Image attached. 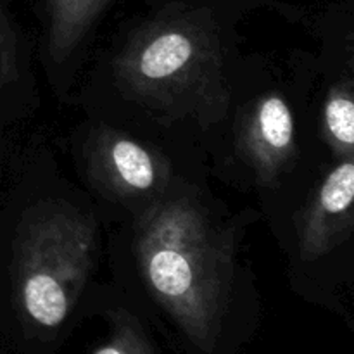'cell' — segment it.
Listing matches in <instances>:
<instances>
[{"mask_svg": "<svg viewBox=\"0 0 354 354\" xmlns=\"http://www.w3.org/2000/svg\"><path fill=\"white\" fill-rule=\"evenodd\" d=\"M138 261L156 303L189 354H237L230 327L232 242L189 199L152 211L140 228Z\"/></svg>", "mask_w": 354, "mask_h": 354, "instance_id": "cell-1", "label": "cell"}, {"mask_svg": "<svg viewBox=\"0 0 354 354\" xmlns=\"http://www.w3.org/2000/svg\"><path fill=\"white\" fill-rule=\"evenodd\" d=\"M218 52L209 17L199 9H182L138 31L116 71L133 95L169 106L220 80Z\"/></svg>", "mask_w": 354, "mask_h": 354, "instance_id": "cell-3", "label": "cell"}, {"mask_svg": "<svg viewBox=\"0 0 354 354\" xmlns=\"http://www.w3.org/2000/svg\"><path fill=\"white\" fill-rule=\"evenodd\" d=\"M93 251V225L80 214H44L26 227L17 245V301L28 354L54 351L85 289Z\"/></svg>", "mask_w": 354, "mask_h": 354, "instance_id": "cell-2", "label": "cell"}, {"mask_svg": "<svg viewBox=\"0 0 354 354\" xmlns=\"http://www.w3.org/2000/svg\"><path fill=\"white\" fill-rule=\"evenodd\" d=\"M241 149L261 182H275L286 171L296 151V135L292 113L282 97L268 93L256 100L242 124Z\"/></svg>", "mask_w": 354, "mask_h": 354, "instance_id": "cell-5", "label": "cell"}, {"mask_svg": "<svg viewBox=\"0 0 354 354\" xmlns=\"http://www.w3.org/2000/svg\"><path fill=\"white\" fill-rule=\"evenodd\" d=\"M95 171L120 196H147L165 183L162 162L138 142L102 131L93 145Z\"/></svg>", "mask_w": 354, "mask_h": 354, "instance_id": "cell-6", "label": "cell"}, {"mask_svg": "<svg viewBox=\"0 0 354 354\" xmlns=\"http://www.w3.org/2000/svg\"><path fill=\"white\" fill-rule=\"evenodd\" d=\"M88 354H165L140 318L130 310L118 308L109 315V330Z\"/></svg>", "mask_w": 354, "mask_h": 354, "instance_id": "cell-8", "label": "cell"}, {"mask_svg": "<svg viewBox=\"0 0 354 354\" xmlns=\"http://www.w3.org/2000/svg\"><path fill=\"white\" fill-rule=\"evenodd\" d=\"M324 135L335 154L353 159L354 102L349 85H337L328 93L324 106Z\"/></svg>", "mask_w": 354, "mask_h": 354, "instance_id": "cell-9", "label": "cell"}, {"mask_svg": "<svg viewBox=\"0 0 354 354\" xmlns=\"http://www.w3.org/2000/svg\"><path fill=\"white\" fill-rule=\"evenodd\" d=\"M354 162L342 159L322 182L301 220L299 245L304 259L328 254L353 230Z\"/></svg>", "mask_w": 354, "mask_h": 354, "instance_id": "cell-4", "label": "cell"}, {"mask_svg": "<svg viewBox=\"0 0 354 354\" xmlns=\"http://www.w3.org/2000/svg\"><path fill=\"white\" fill-rule=\"evenodd\" d=\"M16 75V48H14V35L7 23L0 0V85L9 82Z\"/></svg>", "mask_w": 354, "mask_h": 354, "instance_id": "cell-10", "label": "cell"}, {"mask_svg": "<svg viewBox=\"0 0 354 354\" xmlns=\"http://www.w3.org/2000/svg\"><path fill=\"white\" fill-rule=\"evenodd\" d=\"M111 0H47L48 48L62 61L83 40Z\"/></svg>", "mask_w": 354, "mask_h": 354, "instance_id": "cell-7", "label": "cell"}]
</instances>
